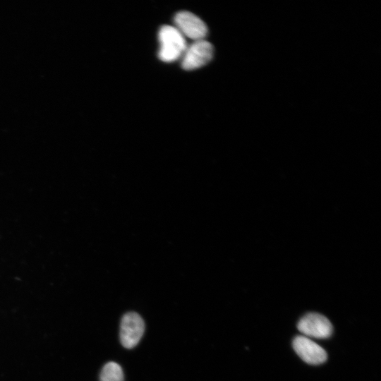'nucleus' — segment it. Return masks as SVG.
<instances>
[{"mask_svg":"<svg viewBox=\"0 0 381 381\" xmlns=\"http://www.w3.org/2000/svg\"><path fill=\"white\" fill-rule=\"evenodd\" d=\"M158 57L164 62H173L183 56L187 48L184 36L175 27L162 25L158 32Z\"/></svg>","mask_w":381,"mask_h":381,"instance_id":"1","label":"nucleus"},{"mask_svg":"<svg viewBox=\"0 0 381 381\" xmlns=\"http://www.w3.org/2000/svg\"><path fill=\"white\" fill-rule=\"evenodd\" d=\"M214 48L207 40L194 41L185 50L181 60V67L187 71L200 68L212 59Z\"/></svg>","mask_w":381,"mask_h":381,"instance_id":"2","label":"nucleus"},{"mask_svg":"<svg viewBox=\"0 0 381 381\" xmlns=\"http://www.w3.org/2000/svg\"><path fill=\"white\" fill-rule=\"evenodd\" d=\"M298 329L305 335L316 339H327L332 333V325L324 315L316 313H310L300 319L297 325Z\"/></svg>","mask_w":381,"mask_h":381,"instance_id":"3","label":"nucleus"},{"mask_svg":"<svg viewBox=\"0 0 381 381\" xmlns=\"http://www.w3.org/2000/svg\"><path fill=\"white\" fill-rule=\"evenodd\" d=\"M175 27L180 32L194 41L204 40L207 34L205 23L195 14L181 11L176 13L174 18Z\"/></svg>","mask_w":381,"mask_h":381,"instance_id":"4","label":"nucleus"},{"mask_svg":"<svg viewBox=\"0 0 381 381\" xmlns=\"http://www.w3.org/2000/svg\"><path fill=\"white\" fill-rule=\"evenodd\" d=\"M145 330V324L142 318L136 313H128L121 320L120 340L122 345L131 349L137 345Z\"/></svg>","mask_w":381,"mask_h":381,"instance_id":"5","label":"nucleus"},{"mask_svg":"<svg viewBox=\"0 0 381 381\" xmlns=\"http://www.w3.org/2000/svg\"><path fill=\"white\" fill-rule=\"evenodd\" d=\"M293 348L306 363L319 365L325 362L327 354L319 344L305 336H297L293 340Z\"/></svg>","mask_w":381,"mask_h":381,"instance_id":"6","label":"nucleus"},{"mask_svg":"<svg viewBox=\"0 0 381 381\" xmlns=\"http://www.w3.org/2000/svg\"><path fill=\"white\" fill-rule=\"evenodd\" d=\"M121 367L115 362L107 363L102 369L99 381H123Z\"/></svg>","mask_w":381,"mask_h":381,"instance_id":"7","label":"nucleus"}]
</instances>
